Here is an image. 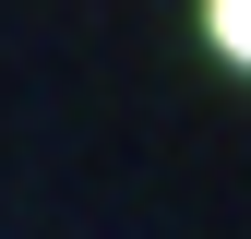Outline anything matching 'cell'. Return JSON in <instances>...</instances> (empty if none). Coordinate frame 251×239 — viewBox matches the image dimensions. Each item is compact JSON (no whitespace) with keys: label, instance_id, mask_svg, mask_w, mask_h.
Masks as SVG:
<instances>
[{"label":"cell","instance_id":"1","mask_svg":"<svg viewBox=\"0 0 251 239\" xmlns=\"http://www.w3.org/2000/svg\"><path fill=\"white\" fill-rule=\"evenodd\" d=\"M203 36H215L227 72H251V0H203Z\"/></svg>","mask_w":251,"mask_h":239}]
</instances>
